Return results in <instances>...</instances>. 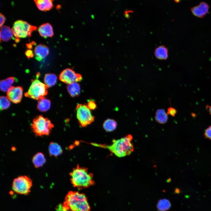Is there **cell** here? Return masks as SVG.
I'll use <instances>...</instances> for the list:
<instances>
[{
  "label": "cell",
  "mask_w": 211,
  "mask_h": 211,
  "mask_svg": "<svg viewBox=\"0 0 211 211\" xmlns=\"http://www.w3.org/2000/svg\"><path fill=\"white\" fill-rule=\"evenodd\" d=\"M204 135L205 138L211 140V125L205 130Z\"/></svg>",
  "instance_id": "cell-30"
},
{
  "label": "cell",
  "mask_w": 211,
  "mask_h": 211,
  "mask_svg": "<svg viewBox=\"0 0 211 211\" xmlns=\"http://www.w3.org/2000/svg\"><path fill=\"white\" fill-rule=\"evenodd\" d=\"M56 210V211H71L64 203L58 205Z\"/></svg>",
  "instance_id": "cell-27"
},
{
  "label": "cell",
  "mask_w": 211,
  "mask_h": 211,
  "mask_svg": "<svg viewBox=\"0 0 211 211\" xmlns=\"http://www.w3.org/2000/svg\"><path fill=\"white\" fill-rule=\"evenodd\" d=\"M117 123L114 120L108 119L105 120L103 123V127L107 131L111 132L116 128Z\"/></svg>",
  "instance_id": "cell-23"
},
{
  "label": "cell",
  "mask_w": 211,
  "mask_h": 211,
  "mask_svg": "<svg viewBox=\"0 0 211 211\" xmlns=\"http://www.w3.org/2000/svg\"><path fill=\"white\" fill-rule=\"evenodd\" d=\"M32 161L34 166L38 168L42 166L45 163L46 159L42 153L38 152L33 156Z\"/></svg>",
  "instance_id": "cell-18"
},
{
  "label": "cell",
  "mask_w": 211,
  "mask_h": 211,
  "mask_svg": "<svg viewBox=\"0 0 211 211\" xmlns=\"http://www.w3.org/2000/svg\"><path fill=\"white\" fill-rule=\"evenodd\" d=\"M82 78L81 74L75 72L72 69L69 68L64 70L59 76V79L61 81L68 84L80 81Z\"/></svg>",
  "instance_id": "cell-9"
},
{
  "label": "cell",
  "mask_w": 211,
  "mask_h": 211,
  "mask_svg": "<svg viewBox=\"0 0 211 211\" xmlns=\"http://www.w3.org/2000/svg\"><path fill=\"white\" fill-rule=\"evenodd\" d=\"M209 6L207 3L202 2L198 5L192 7L191 10L195 16L202 18L209 13Z\"/></svg>",
  "instance_id": "cell-11"
},
{
  "label": "cell",
  "mask_w": 211,
  "mask_h": 211,
  "mask_svg": "<svg viewBox=\"0 0 211 211\" xmlns=\"http://www.w3.org/2000/svg\"><path fill=\"white\" fill-rule=\"evenodd\" d=\"M67 89L70 96L73 97L78 96L80 93V85L76 82L68 84Z\"/></svg>",
  "instance_id": "cell-20"
},
{
  "label": "cell",
  "mask_w": 211,
  "mask_h": 211,
  "mask_svg": "<svg viewBox=\"0 0 211 211\" xmlns=\"http://www.w3.org/2000/svg\"><path fill=\"white\" fill-rule=\"evenodd\" d=\"M0 27H1L4 24L5 21V18L4 16L1 13L0 14Z\"/></svg>",
  "instance_id": "cell-32"
},
{
  "label": "cell",
  "mask_w": 211,
  "mask_h": 211,
  "mask_svg": "<svg viewBox=\"0 0 211 211\" xmlns=\"http://www.w3.org/2000/svg\"><path fill=\"white\" fill-rule=\"evenodd\" d=\"M54 127L49 119L40 115L34 118L31 128L36 136L41 137L49 135Z\"/></svg>",
  "instance_id": "cell-4"
},
{
  "label": "cell",
  "mask_w": 211,
  "mask_h": 211,
  "mask_svg": "<svg viewBox=\"0 0 211 211\" xmlns=\"http://www.w3.org/2000/svg\"><path fill=\"white\" fill-rule=\"evenodd\" d=\"M37 106L38 110L40 111H47L50 108V102L49 100L44 98L39 100Z\"/></svg>",
  "instance_id": "cell-22"
},
{
  "label": "cell",
  "mask_w": 211,
  "mask_h": 211,
  "mask_svg": "<svg viewBox=\"0 0 211 211\" xmlns=\"http://www.w3.org/2000/svg\"><path fill=\"white\" fill-rule=\"evenodd\" d=\"M76 118L81 127H86L94 121V117L87 104H78L76 106Z\"/></svg>",
  "instance_id": "cell-6"
},
{
  "label": "cell",
  "mask_w": 211,
  "mask_h": 211,
  "mask_svg": "<svg viewBox=\"0 0 211 211\" xmlns=\"http://www.w3.org/2000/svg\"><path fill=\"white\" fill-rule=\"evenodd\" d=\"M34 52L35 58L38 61H41L48 55L49 50L46 45L39 44L35 47Z\"/></svg>",
  "instance_id": "cell-12"
},
{
  "label": "cell",
  "mask_w": 211,
  "mask_h": 211,
  "mask_svg": "<svg viewBox=\"0 0 211 211\" xmlns=\"http://www.w3.org/2000/svg\"><path fill=\"white\" fill-rule=\"evenodd\" d=\"M206 109L208 111V112L211 115V106H207Z\"/></svg>",
  "instance_id": "cell-33"
},
{
  "label": "cell",
  "mask_w": 211,
  "mask_h": 211,
  "mask_svg": "<svg viewBox=\"0 0 211 211\" xmlns=\"http://www.w3.org/2000/svg\"><path fill=\"white\" fill-rule=\"evenodd\" d=\"M34 1L38 9L42 11L49 10L53 7L52 0H35Z\"/></svg>",
  "instance_id": "cell-16"
},
{
  "label": "cell",
  "mask_w": 211,
  "mask_h": 211,
  "mask_svg": "<svg viewBox=\"0 0 211 211\" xmlns=\"http://www.w3.org/2000/svg\"><path fill=\"white\" fill-rule=\"evenodd\" d=\"M168 115L164 109L163 108L157 109L155 112V120L159 123L164 124L166 123L168 120Z\"/></svg>",
  "instance_id": "cell-14"
},
{
  "label": "cell",
  "mask_w": 211,
  "mask_h": 211,
  "mask_svg": "<svg viewBox=\"0 0 211 211\" xmlns=\"http://www.w3.org/2000/svg\"><path fill=\"white\" fill-rule=\"evenodd\" d=\"M38 30L40 35L44 38L51 37L54 35L52 27L49 23L41 25L38 28Z\"/></svg>",
  "instance_id": "cell-13"
},
{
  "label": "cell",
  "mask_w": 211,
  "mask_h": 211,
  "mask_svg": "<svg viewBox=\"0 0 211 211\" xmlns=\"http://www.w3.org/2000/svg\"><path fill=\"white\" fill-rule=\"evenodd\" d=\"M48 87L45 84L36 79L33 81L25 96L37 100L45 98L47 93Z\"/></svg>",
  "instance_id": "cell-5"
},
{
  "label": "cell",
  "mask_w": 211,
  "mask_h": 211,
  "mask_svg": "<svg viewBox=\"0 0 211 211\" xmlns=\"http://www.w3.org/2000/svg\"><path fill=\"white\" fill-rule=\"evenodd\" d=\"M32 44H31V43L30 44H26V46L28 48L30 49H31L32 48Z\"/></svg>",
  "instance_id": "cell-34"
},
{
  "label": "cell",
  "mask_w": 211,
  "mask_h": 211,
  "mask_svg": "<svg viewBox=\"0 0 211 211\" xmlns=\"http://www.w3.org/2000/svg\"><path fill=\"white\" fill-rule=\"evenodd\" d=\"M71 211H90V206L84 194L70 191L66 195L64 202Z\"/></svg>",
  "instance_id": "cell-3"
},
{
  "label": "cell",
  "mask_w": 211,
  "mask_h": 211,
  "mask_svg": "<svg viewBox=\"0 0 211 211\" xmlns=\"http://www.w3.org/2000/svg\"><path fill=\"white\" fill-rule=\"evenodd\" d=\"M23 89L21 86H12L7 93V97L13 103H17L20 102L22 97Z\"/></svg>",
  "instance_id": "cell-10"
},
{
  "label": "cell",
  "mask_w": 211,
  "mask_h": 211,
  "mask_svg": "<svg viewBox=\"0 0 211 211\" xmlns=\"http://www.w3.org/2000/svg\"><path fill=\"white\" fill-rule=\"evenodd\" d=\"M49 155L51 156L57 157L62 154V149L61 147L57 143L51 142L48 147Z\"/></svg>",
  "instance_id": "cell-17"
},
{
  "label": "cell",
  "mask_w": 211,
  "mask_h": 211,
  "mask_svg": "<svg viewBox=\"0 0 211 211\" xmlns=\"http://www.w3.org/2000/svg\"><path fill=\"white\" fill-rule=\"evenodd\" d=\"M57 78L56 75L53 74H47L45 76L44 81L45 84L48 87H50L56 83Z\"/></svg>",
  "instance_id": "cell-24"
},
{
  "label": "cell",
  "mask_w": 211,
  "mask_h": 211,
  "mask_svg": "<svg viewBox=\"0 0 211 211\" xmlns=\"http://www.w3.org/2000/svg\"><path fill=\"white\" fill-rule=\"evenodd\" d=\"M0 109L4 110L8 108L10 105V102L7 97L4 96L0 97Z\"/></svg>",
  "instance_id": "cell-26"
},
{
  "label": "cell",
  "mask_w": 211,
  "mask_h": 211,
  "mask_svg": "<svg viewBox=\"0 0 211 211\" xmlns=\"http://www.w3.org/2000/svg\"><path fill=\"white\" fill-rule=\"evenodd\" d=\"M13 35L11 29L8 26H4L1 27L0 32L1 40L7 41L13 37Z\"/></svg>",
  "instance_id": "cell-15"
},
{
  "label": "cell",
  "mask_w": 211,
  "mask_h": 211,
  "mask_svg": "<svg viewBox=\"0 0 211 211\" xmlns=\"http://www.w3.org/2000/svg\"><path fill=\"white\" fill-rule=\"evenodd\" d=\"M37 28L26 21L19 20L14 22L11 29L14 36L19 38L30 37L32 32Z\"/></svg>",
  "instance_id": "cell-7"
},
{
  "label": "cell",
  "mask_w": 211,
  "mask_h": 211,
  "mask_svg": "<svg viewBox=\"0 0 211 211\" xmlns=\"http://www.w3.org/2000/svg\"><path fill=\"white\" fill-rule=\"evenodd\" d=\"M132 137L128 135L117 140L114 139L110 145L91 143L92 145L108 149L117 156L122 157L130 155L134 151V147L131 141Z\"/></svg>",
  "instance_id": "cell-1"
},
{
  "label": "cell",
  "mask_w": 211,
  "mask_h": 211,
  "mask_svg": "<svg viewBox=\"0 0 211 211\" xmlns=\"http://www.w3.org/2000/svg\"><path fill=\"white\" fill-rule=\"evenodd\" d=\"M25 55L28 58L32 57L33 56V51L30 49H28L25 52Z\"/></svg>",
  "instance_id": "cell-31"
},
{
  "label": "cell",
  "mask_w": 211,
  "mask_h": 211,
  "mask_svg": "<svg viewBox=\"0 0 211 211\" xmlns=\"http://www.w3.org/2000/svg\"><path fill=\"white\" fill-rule=\"evenodd\" d=\"M71 181L73 186L82 189L93 185V174L89 173L85 167L79 166L77 165L70 173Z\"/></svg>",
  "instance_id": "cell-2"
},
{
  "label": "cell",
  "mask_w": 211,
  "mask_h": 211,
  "mask_svg": "<svg viewBox=\"0 0 211 211\" xmlns=\"http://www.w3.org/2000/svg\"><path fill=\"white\" fill-rule=\"evenodd\" d=\"M157 207L159 211H166L168 210L171 207V204L169 201L166 199L159 200L157 204Z\"/></svg>",
  "instance_id": "cell-25"
},
{
  "label": "cell",
  "mask_w": 211,
  "mask_h": 211,
  "mask_svg": "<svg viewBox=\"0 0 211 211\" xmlns=\"http://www.w3.org/2000/svg\"><path fill=\"white\" fill-rule=\"evenodd\" d=\"M32 186L31 178L26 176H21L15 178L12 184V188L16 193L27 195L30 191Z\"/></svg>",
  "instance_id": "cell-8"
},
{
  "label": "cell",
  "mask_w": 211,
  "mask_h": 211,
  "mask_svg": "<svg viewBox=\"0 0 211 211\" xmlns=\"http://www.w3.org/2000/svg\"><path fill=\"white\" fill-rule=\"evenodd\" d=\"M15 81L13 77H10L0 81V87L1 90L3 91L7 92L12 87L11 86Z\"/></svg>",
  "instance_id": "cell-21"
},
{
  "label": "cell",
  "mask_w": 211,
  "mask_h": 211,
  "mask_svg": "<svg viewBox=\"0 0 211 211\" xmlns=\"http://www.w3.org/2000/svg\"><path fill=\"white\" fill-rule=\"evenodd\" d=\"M87 105L88 108L91 110H95L97 108L95 102L91 100L89 101Z\"/></svg>",
  "instance_id": "cell-29"
},
{
  "label": "cell",
  "mask_w": 211,
  "mask_h": 211,
  "mask_svg": "<svg viewBox=\"0 0 211 211\" xmlns=\"http://www.w3.org/2000/svg\"><path fill=\"white\" fill-rule=\"evenodd\" d=\"M177 112V110L175 108L173 107H170L167 109V114L173 117L175 116Z\"/></svg>",
  "instance_id": "cell-28"
},
{
  "label": "cell",
  "mask_w": 211,
  "mask_h": 211,
  "mask_svg": "<svg viewBox=\"0 0 211 211\" xmlns=\"http://www.w3.org/2000/svg\"><path fill=\"white\" fill-rule=\"evenodd\" d=\"M155 55L156 58L160 60H166L168 57V50L164 45L157 47L155 51Z\"/></svg>",
  "instance_id": "cell-19"
}]
</instances>
